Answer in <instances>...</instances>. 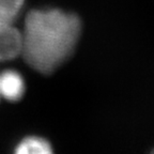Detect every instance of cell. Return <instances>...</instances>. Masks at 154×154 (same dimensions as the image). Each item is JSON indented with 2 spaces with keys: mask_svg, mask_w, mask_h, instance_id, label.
Segmentation results:
<instances>
[{
  "mask_svg": "<svg viewBox=\"0 0 154 154\" xmlns=\"http://www.w3.org/2000/svg\"><path fill=\"white\" fill-rule=\"evenodd\" d=\"M82 31L79 17L61 10H34L20 31V54L41 74H51L70 58Z\"/></svg>",
  "mask_w": 154,
  "mask_h": 154,
  "instance_id": "1",
  "label": "cell"
},
{
  "mask_svg": "<svg viewBox=\"0 0 154 154\" xmlns=\"http://www.w3.org/2000/svg\"><path fill=\"white\" fill-rule=\"evenodd\" d=\"M20 54V31L12 24H0V62L12 60Z\"/></svg>",
  "mask_w": 154,
  "mask_h": 154,
  "instance_id": "2",
  "label": "cell"
},
{
  "mask_svg": "<svg viewBox=\"0 0 154 154\" xmlns=\"http://www.w3.org/2000/svg\"><path fill=\"white\" fill-rule=\"evenodd\" d=\"M25 93V82L15 71H5L0 75V96L11 102L22 99Z\"/></svg>",
  "mask_w": 154,
  "mask_h": 154,
  "instance_id": "3",
  "label": "cell"
},
{
  "mask_svg": "<svg viewBox=\"0 0 154 154\" xmlns=\"http://www.w3.org/2000/svg\"><path fill=\"white\" fill-rule=\"evenodd\" d=\"M53 152L51 144L45 139L38 137L25 138L15 149L17 154H48Z\"/></svg>",
  "mask_w": 154,
  "mask_h": 154,
  "instance_id": "4",
  "label": "cell"
},
{
  "mask_svg": "<svg viewBox=\"0 0 154 154\" xmlns=\"http://www.w3.org/2000/svg\"><path fill=\"white\" fill-rule=\"evenodd\" d=\"M25 0H0V24H13Z\"/></svg>",
  "mask_w": 154,
  "mask_h": 154,
  "instance_id": "5",
  "label": "cell"
}]
</instances>
